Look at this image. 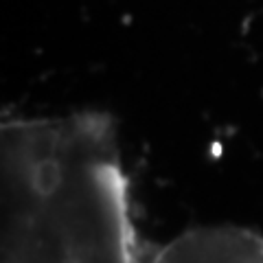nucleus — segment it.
I'll use <instances>...</instances> for the list:
<instances>
[{"label":"nucleus","instance_id":"1","mask_svg":"<svg viewBox=\"0 0 263 263\" xmlns=\"http://www.w3.org/2000/svg\"><path fill=\"white\" fill-rule=\"evenodd\" d=\"M0 167V263H141L108 114L7 121Z\"/></svg>","mask_w":263,"mask_h":263},{"label":"nucleus","instance_id":"2","mask_svg":"<svg viewBox=\"0 0 263 263\" xmlns=\"http://www.w3.org/2000/svg\"><path fill=\"white\" fill-rule=\"evenodd\" d=\"M149 263H263V237L235 226L195 228L167 243Z\"/></svg>","mask_w":263,"mask_h":263}]
</instances>
